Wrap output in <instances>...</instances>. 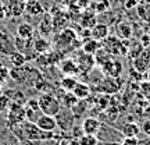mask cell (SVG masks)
I'll list each match as a JSON object with an SVG mask.
<instances>
[{"mask_svg": "<svg viewBox=\"0 0 150 145\" xmlns=\"http://www.w3.org/2000/svg\"><path fill=\"white\" fill-rule=\"evenodd\" d=\"M10 103H11V101L8 99V96L6 94H0V113L7 112Z\"/></svg>", "mask_w": 150, "mask_h": 145, "instance_id": "cell-35", "label": "cell"}, {"mask_svg": "<svg viewBox=\"0 0 150 145\" xmlns=\"http://www.w3.org/2000/svg\"><path fill=\"white\" fill-rule=\"evenodd\" d=\"M106 145H117V144H115V142H107Z\"/></svg>", "mask_w": 150, "mask_h": 145, "instance_id": "cell-43", "label": "cell"}, {"mask_svg": "<svg viewBox=\"0 0 150 145\" xmlns=\"http://www.w3.org/2000/svg\"><path fill=\"white\" fill-rule=\"evenodd\" d=\"M102 70L104 73V75H107V77H121L124 69H122V63L112 57L104 66H102Z\"/></svg>", "mask_w": 150, "mask_h": 145, "instance_id": "cell-12", "label": "cell"}, {"mask_svg": "<svg viewBox=\"0 0 150 145\" xmlns=\"http://www.w3.org/2000/svg\"><path fill=\"white\" fill-rule=\"evenodd\" d=\"M145 74H146V78H147V81H149V82H150V69H149V70H147V71H146Z\"/></svg>", "mask_w": 150, "mask_h": 145, "instance_id": "cell-42", "label": "cell"}, {"mask_svg": "<svg viewBox=\"0 0 150 145\" xmlns=\"http://www.w3.org/2000/svg\"><path fill=\"white\" fill-rule=\"evenodd\" d=\"M4 94L8 96V99L11 102L14 103L25 105V102H27V98H25V95H24V92L21 89H10V91H6Z\"/></svg>", "mask_w": 150, "mask_h": 145, "instance_id": "cell-29", "label": "cell"}, {"mask_svg": "<svg viewBox=\"0 0 150 145\" xmlns=\"http://www.w3.org/2000/svg\"><path fill=\"white\" fill-rule=\"evenodd\" d=\"M22 1H24V3H27V1H29V0H22Z\"/></svg>", "mask_w": 150, "mask_h": 145, "instance_id": "cell-45", "label": "cell"}, {"mask_svg": "<svg viewBox=\"0 0 150 145\" xmlns=\"http://www.w3.org/2000/svg\"><path fill=\"white\" fill-rule=\"evenodd\" d=\"M57 145H68V140H60Z\"/></svg>", "mask_w": 150, "mask_h": 145, "instance_id": "cell-41", "label": "cell"}, {"mask_svg": "<svg viewBox=\"0 0 150 145\" xmlns=\"http://www.w3.org/2000/svg\"><path fill=\"white\" fill-rule=\"evenodd\" d=\"M140 131H143L147 137H150V119L145 120L143 123L140 124Z\"/></svg>", "mask_w": 150, "mask_h": 145, "instance_id": "cell-38", "label": "cell"}, {"mask_svg": "<svg viewBox=\"0 0 150 145\" xmlns=\"http://www.w3.org/2000/svg\"><path fill=\"white\" fill-rule=\"evenodd\" d=\"M1 88H3V81H0V89H1ZM0 94H1V92H0Z\"/></svg>", "mask_w": 150, "mask_h": 145, "instance_id": "cell-44", "label": "cell"}, {"mask_svg": "<svg viewBox=\"0 0 150 145\" xmlns=\"http://www.w3.org/2000/svg\"><path fill=\"white\" fill-rule=\"evenodd\" d=\"M50 49H52V43L46 36H42V35L39 38L33 36V50L36 54L47 53V52H50Z\"/></svg>", "mask_w": 150, "mask_h": 145, "instance_id": "cell-18", "label": "cell"}, {"mask_svg": "<svg viewBox=\"0 0 150 145\" xmlns=\"http://www.w3.org/2000/svg\"><path fill=\"white\" fill-rule=\"evenodd\" d=\"M81 127H82L83 134L97 135L99 130H100V127H102V123H100V120L96 119V117H86L85 120L82 121Z\"/></svg>", "mask_w": 150, "mask_h": 145, "instance_id": "cell-15", "label": "cell"}, {"mask_svg": "<svg viewBox=\"0 0 150 145\" xmlns=\"http://www.w3.org/2000/svg\"><path fill=\"white\" fill-rule=\"evenodd\" d=\"M68 145H82L81 144V141H79V138H71V140H68Z\"/></svg>", "mask_w": 150, "mask_h": 145, "instance_id": "cell-40", "label": "cell"}, {"mask_svg": "<svg viewBox=\"0 0 150 145\" xmlns=\"http://www.w3.org/2000/svg\"><path fill=\"white\" fill-rule=\"evenodd\" d=\"M136 13L140 20L150 22V0H139L136 6Z\"/></svg>", "mask_w": 150, "mask_h": 145, "instance_id": "cell-21", "label": "cell"}, {"mask_svg": "<svg viewBox=\"0 0 150 145\" xmlns=\"http://www.w3.org/2000/svg\"><path fill=\"white\" fill-rule=\"evenodd\" d=\"M8 77L18 85H25V86H35L38 81L43 78L42 73L31 66L24 64L21 67H13L8 70Z\"/></svg>", "mask_w": 150, "mask_h": 145, "instance_id": "cell-2", "label": "cell"}, {"mask_svg": "<svg viewBox=\"0 0 150 145\" xmlns=\"http://www.w3.org/2000/svg\"><path fill=\"white\" fill-rule=\"evenodd\" d=\"M132 67L139 74H145L150 69V48H143L132 60Z\"/></svg>", "mask_w": 150, "mask_h": 145, "instance_id": "cell-7", "label": "cell"}, {"mask_svg": "<svg viewBox=\"0 0 150 145\" xmlns=\"http://www.w3.org/2000/svg\"><path fill=\"white\" fill-rule=\"evenodd\" d=\"M72 94L78 99H88L89 95H91V86L88 85V84H85V82H79L78 81L75 88L72 89Z\"/></svg>", "mask_w": 150, "mask_h": 145, "instance_id": "cell-22", "label": "cell"}, {"mask_svg": "<svg viewBox=\"0 0 150 145\" xmlns=\"http://www.w3.org/2000/svg\"><path fill=\"white\" fill-rule=\"evenodd\" d=\"M54 117L57 121V127H60L63 131H71V129L74 127L75 116L72 114L71 109H61Z\"/></svg>", "mask_w": 150, "mask_h": 145, "instance_id": "cell-8", "label": "cell"}, {"mask_svg": "<svg viewBox=\"0 0 150 145\" xmlns=\"http://www.w3.org/2000/svg\"><path fill=\"white\" fill-rule=\"evenodd\" d=\"M100 48H102V42H99L93 38H89L85 42H82V52H85V53L95 54Z\"/></svg>", "mask_w": 150, "mask_h": 145, "instance_id": "cell-24", "label": "cell"}, {"mask_svg": "<svg viewBox=\"0 0 150 145\" xmlns=\"http://www.w3.org/2000/svg\"><path fill=\"white\" fill-rule=\"evenodd\" d=\"M93 57H95V63H96L97 67H102V66H104L107 63L108 60L112 59V54L108 53L104 48H100L96 53L93 54Z\"/></svg>", "mask_w": 150, "mask_h": 145, "instance_id": "cell-28", "label": "cell"}, {"mask_svg": "<svg viewBox=\"0 0 150 145\" xmlns=\"http://www.w3.org/2000/svg\"><path fill=\"white\" fill-rule=\"evenodd\" d=\"M24 108H25V116H27L28 121L35 123V121L38 120V117L42 114L40 108H39V103H38V99H35V98L27 99V102H25V105H24Z\"/></svg>", "mask_w": 150, "mask_h": 145, "instance_id": "cell-11", "label": "cell"}, {"mask_svg": "<svg viewBox=\"0 0 150 145\" xmlns=\"http://www.w3.org/2000/svg\"><path fill=\"white\" fill-rule=\"evenodd\" d=\"M86 109H88L86 99H79V101H78V103H76L74 108L71 109V112H72V114H74L75 117H79L82 113H85Z\"/></svg>", "mask_w": 150, "mask_h": 145, "instance_id": "cell-33", "label": "cell"}, {"mask_svg": "<svg viewBox=\"0 0 150 145\" xmlns=\"http://www.w3.org/2000/svg\"><path fill=\"white\" fill-rule=\"evenodd\" d=\"M122 86V80L120 77H104L100 84H99V91L106 94V95H112V94H117Z\"/></svg>", "mask_w": 150, "mask_h": 145, "instance_id": "cell-6", "label": "cell"}, {"mask_svg": "<svg viewBox=\"0 0 150 145\" xmlns=\"http://www.w3.org/2000/svg\"><path fill=\"white\" fill-rule=\"evenodd\" d=\"M60 71L64 75H78L79 74V69L76 66V61L72 59H64L59 63Z\"/></svg>", "mask_w": 150, "mask_h": 145, "instance_id": "cell-17", "label": "cell"}, {"mask_svg": "<svg viewBox=\"0 0 150 145\" xmlns=\"http://www.w3.org/2000/svg\"><path fill=\"white\" fill-rule=\"evenodd\" d=\"M102 48L112 56H127L129 52V46L125 45V39H120L117 35H108L102 42Z\"/></svg>", "mask_w": 150, "mask_h": 145, "instance_id": "cell-4", "label": "cell"}, {"mask_svg": "<svg viewBox=\"0 0 150 145\" xmlns=\"http://www.w3.org/2000/svg\"><path fill=\"white\" fill-rule=\"evenodd\" d=\"M25 120H27V116H25V108H24V105L11 102L8 109H7V126H8V129L20 126Z\"/></svg>", "mask_w": 150, "mask_h": 145, "instance_id": "cell-5", "label": "cell"}, {"mask_svg": "<svg viewBox=\"0 0 150 145\" xmlns=\"http://www.w3.org/2000/svg\"><path fill=\"white\" fill-rule=\"evenodd\" d=\"M79 141L82 145H99V138H97V135L82 134L79 137Z\"/></svg>", "mask_w": 150, "mask_h": 145, "instance_id": "cell-34", "label": "cell"}, {"mask_svg": "<svg viewBox=\"0 0 150 145\" xmlns=\"http://www.w3.org/2000/svg\"><path fill=\"white\" fill-rule=\"evenodd\" d=\"M79 24L82 25V28H88V29H91L92 27H95V24H97L95 13L83 11L82 16H81V18H79Z\"/></svg>", "mask_w": 150, "mask_h": 145, "instance_id": "cell-26", "label": "cell"}, {"mask_svg": "<svg viewBox=\"0 0 150 145\" xmlns=\"http://www.w3.org/2000/svg\"><path fill=\"white\" fill-rule=\"evenodd\" d=\"M21 145H25V144H24V142H22V144H21Z\"/></svg>", "mask_w": 150, "mask_h": 145, "instance_id": "cell-46", "label": "cell"}, {"mask_svg": "<svg viewBox=\"0 0 150 145\" xmlns=\"http://www.w3.org/2000/svg\"><path fill=\"white\" fill-rule=\"evenodd\" d=\"M25 11L29 16L39 17L45 13V7L42 6V3L39 0H29V1L25 3Z\"/></svg>", "mask_w": 150, "mask_h": 145, "instance_id": "cell-20", "label": "cell"}, {"mask_svg": "<svg viewBox=\"0 0 150 145\" xmlns=\"http://www.w3.org/2000/svg\"><path fill=\"white\" fill-rule=\"evenodd\" d=\"M8 11H11V14L14 17L21 16L25 11V3L22 0H11L8 3Z\"/></svg>", "mask_w": 150, "mask_h": 145, "instance_id": "cell-31", "label": "cell"}, {"mask_svg": "<svg viewBox=\"0 0 150 145\" xmlns=\"http://www.w3.org/2000/svg\"><path fill=\"white\" fill-rule=\"evenodd\" d=\"M38 31L42 36H47L53 34V17L50 13H43L40 16L39 24H38Z\"/></svg>", "mask_w": 150, "mask_h": 145, "instance_id": "cell-13", "label": "cell"}, {"mask_svg": "<svg viewBox=\"0 0 150 145\" xmlns=\"http://www.w3.org/2000/svg\"><path fill=\"white\" fill-rule=\"evenodd\" d=\"M11 131L21 141H27V142H36V141H45V140H52L53 138V134H52L53 131H50V133L42 131L36 126V123L28 121V120H25L20 126L13 127Z\"/></svg>", "mask_w": 150, "mask_h": 145, "instance_id": "cell-1", "label": "cell"}, {"mask_svg": "<svg viewBox=\"0 0 150 145\" xmlns=\"http://www.w3.org/2000/svg\"><path fill=\"white\" fill-rule=\"evenodd\" d=\"M36 126L42 131H46V133H50V131H54L57 129V121H56V117L54 116H49V114H40L38 120L35 121Z\"/></svg>", "mask_w": 150, "mask_h": 145, "instance_id": "cell-14", "label": "cell"}, {"mask_svg": "<svg viewBox=\"0 0 150 145\" xmlns=\"http://www.w3.org/2000/svg\"><path fill=\"white\" fill-rule=\"evenodd\" d=\"M8 60H10V63L13 64V67H21V66L28 63L25 54L18 52V50H14L11 54H8Z\"/></svg>", "mask_w": 150, "mask_h": 145, "instance_id": "cell-30", "label": "cell"}, {"mask_svg": "<svg viewBox=\"0 0 150 145\" xmlns=\"http://www.w3.org/2000/svg\"><path fill=\"white\" fill-rule=\"evenodd\" d=\"M76 39V32L71 28H64L63 31L56 34L54 36V45L59 49L61 48H67V46H71L72 42Z\"/></svg>", "mask_w": 150, "mask_h": 145, "instance_id": "cell-9", "label": "cell"}, {"mask_svg": "<svg viewBox=\"0 0 150 145\" xmlns=\"http://www.w3.org/2000/svg\"><path fill=\"white\" fill-rule=\"evenodd\" d=\"M33 34H35V28H33L32 24H29V22H21V24L17 27V35L20 38L29 39V38H33Z\"/></svg>", "mask_w": 150, "mask_h": 145, "instance_id": "cell-23", "label": "cell"}, {"mask_svg": "<svg viewBox=\"0 0 150 145\" xmlns=\"http://www.w3.org/2000/svg\"><path fill=\"white\" fill-rule=\"evenodd\" d=\"M38 103H39L40 112L43 114L56 116L61 110V102H60V99L54 94H52V92H43L42 95H39Z\"/></svg>", "mask_w": 150, "mask_h": 145, "instance_id": "cell-3", "label": "cell"}, {"mask_svg": "<svg viewBox=\"0 0 150 145\" xmlns=\"http://www.w3.org/2000/svg\"><path fill=\"white\" fill-rule=\"evenodd\" d=\"M76 66H78V69H79V74H89L93 69H95V57H93V54H89V53H85V52H82V53L76 57Z\"/></svg>", "mask_w": 150, "mask_h": 145, "instance_id": "cell-10", "label": "cell"}, {"mask_svg": "<svg viewBox=\"0 0 150 145\" xmlns=\"http://www.w3.org/2000/svg\"><path fill=\"white\" fill-rule=\"evenodd\" d=\"M138 3H139V0H124V7L127 10H132V9H136Z\"/></svg>", "mask_w": 150, "mask_h": 145, "instance_id": "cell-37", "label": "cell"}, {"mask_svg": "<svg viewBox=\"0 0 150 145\" xmlns=\"http://www.w3.org/2000/svg\"><path fill=\"white\" fill-rule=\"evenodd\" d=\"M8 77V69L0 61V81H4Z\"/></svg>", "mask_w": 150, "mask_h": 145, "instance_id": "cell-39", "label": "cell"}, {"mask_svg": "<svg viewBox=\"0 0 150 145\" xmlns=\"http://www.w3.org/2000/svg\"><path fill=\"white\" fill-rule=\"evenodd\" d=\"M140 133V126L139 124L134 123V121H129L125 123L121 127V134L124 138H136Z\"/></svg>", "mask_w": 150, "mask_h": 145, "instance_id": "cell-19", "label": "cell"}, {"mask_svg": "<svg viewBox=\"0 0 150 145\" xmlns=\"http://www.w3.org/2000/svg\"><path fill=\"white\" fill-rule=\"evenodd\" d=\"M108 35H110V28L103 22H97V24H95V27L91 28V36L99 42H103Z\"/></svg>", "mask_w": 150, "mask_h": 145, "instance_id": "cell-16", "label": "cell"}, {"mask_svg": "<svg viewBox=\"0 0 150 145\" xmlns=\"http://www.w3.org/2000/svg\"><path fill=\"white\" fill-rule=\"evenodd\" d=\"M76 75H64L61 80H60V88L65 92H72V89L76 85Z\"/></svg>", "mask_w": 150, "mask_h": 145, "instance_id": "cell-27", "label": "cell"}, {"mask_svg": "<svg viewBox=\"0 0 150 145\" xmlns=\"http://www.w3.org/2000/svg\"><path fill=\"white\" fill-rule=\"evenodd\" d=\"M118 145H140V141L136 138H124Z\"/></svg>", "mask_w": 150, "mask_h": 145, "instance_id": "cell-36", "label": "cell"}, {"mask_svg": "<svg viewBox=\"0 0 150 145\" xmlns=\"http://www.w3.org/2000/svg\"><path fill=\"white\" fill-rule=\"evenodd\" d=\"M115 35H117L120 39H128L131 35H132V25L127 21L120 22L117 27H115Z\"/></svg>", "mask_w": 150, "mask_h": 145, "instance_id": "cell-25", "label": "cell"}, {"mask_svg": "<svg viewBox=\"0 0 150 145\" xmlns=\"http://www.w3.org/2000/svg\"><path fill=\"white\" fill-rule=\"evenodd\" d=\"M78 98L75 96L72 92H64V95L61 96V99H60V102H61V105L64 106L65 109H72L78 103Z\"/></svg>", "mask_w": 150, "mask_h": 145, "instance_id": "cell-32", "label": "cell"}]
</instances>
